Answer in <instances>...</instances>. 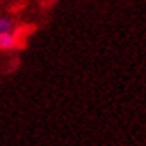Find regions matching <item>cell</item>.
Here are the masks:
<instances>
[{
    "label": "cell",
    "mask_w": 146,
    "mask_h": 146,
    "mask_svg": "<svg viewBox=\"0 0 146 146\" xmlns=\"http://www.w3.org/2000/svg\"><path fill=\"white\" fill-rule=\"evenodd\" d=\"M13 48H17V38H15V35L8 33V31L0 33V49L8 51V49H13Z\"/></svg>",
    "instance_id": "1"
},
{
    "label": "cell",
    "mask_w": 146,
    "mask_h": 146,
    "mask_svg": "<svg viewBox=\"0 0 146 146\" xmlns=\"http://www.w3.org/2000/svg\"><path fill=\"white\" fill-rule=\"evenodd\" d=\"M10 28H12V23H10V20H7V18H0V33L8 31Z\"/></svg>",
    "instance_id": "2"
}]
</instances>
